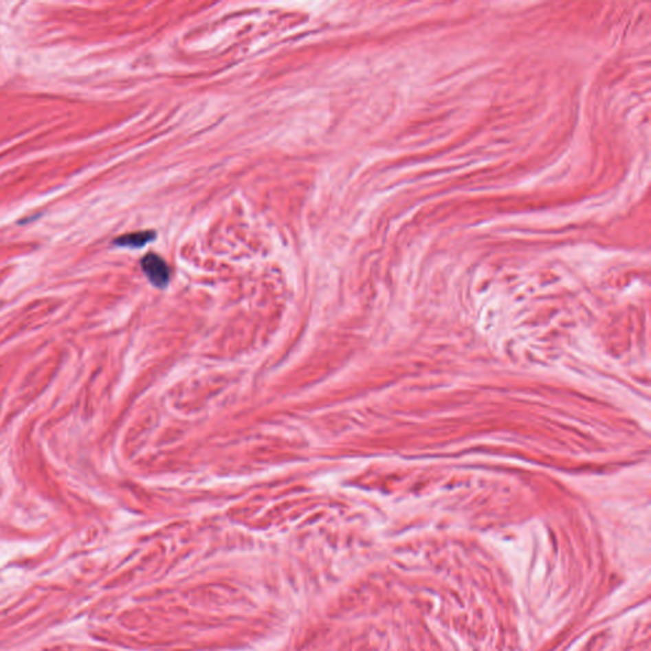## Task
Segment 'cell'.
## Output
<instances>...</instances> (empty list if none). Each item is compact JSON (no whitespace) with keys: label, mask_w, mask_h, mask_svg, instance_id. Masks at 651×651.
Wrapping results in <instances>:
<instances>
[{"label":"cell","mask_w":651,"mask_h":651,"mask_svg":"<svg viewBox=\"0 0 651 651\" xmlns=\"http://www.w3.org/2000/svg\"><path fill=\"white\" fill-rule=\"evenodd\" d=\"M154 238H155L154 232H137V233H131V234L118 238L115 241V245L120 247H129V248H142Z\"/></svg>","instance_id":"7a4b0ae2"},{"label":"cell","mask_w":651,"mask_h":651,"mask_svg":"<svg viewBox=\"0 0 651 651\" xmlns=\"http://www.w3.org/2000/svg\"><path fill=\"white\" fill-rule=\"evenodd\" d=\"M142 269L154 287L166 288L168 285L170 271L168 265L158 254H146L142 260Z\"/></svg>","instance_id":"6da1fadb"}]
</instances>
